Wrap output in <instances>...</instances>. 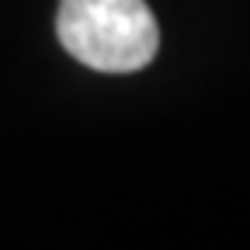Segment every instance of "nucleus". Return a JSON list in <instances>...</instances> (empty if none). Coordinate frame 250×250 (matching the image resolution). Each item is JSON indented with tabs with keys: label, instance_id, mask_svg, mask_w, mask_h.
Listing matches in <instances>:
<instances>
[{
	"label": "nucleus",
	"instance_id": "1",
	"mask_svg": "<svg viewBox=\"0 0 250 250\" xmlns=\"http://www.w3.org/2000/svg\"><path fill=\"white\" fill-rule=\"evenodd\" d=\"M56 35L77 62L98 73L146 70L160 49L146 0H59Z\"/></svg>",
	"mask_w": 250,
	"mask_h": 250
}]
</instances>
